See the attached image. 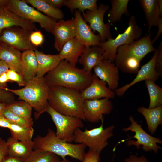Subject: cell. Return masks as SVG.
<instances>
[{"label": "cell", "instance_id": "5", "mask_svg": "<svg viewBox=\"0 0 162 162\" xmlns=\"http://www.w3.org/2000/svg\"><path fill=\"white\" fill-rule=\"evenodd\" d=\"M142 30L137 22L134 16H131L128 22V26L122 33H119L115 38L109 39L100 42L98 46L104 50V59L114 62L118 48L128 44L141 38Z\"/></svg>", "mask_w": 162, "mask_h": 162}, {"label": "cell", "instance_id": "25", "mask_svg": "<svg viewBox=\"0 0 162 162\" xmlns=\"http://www.w3.org/2000/svg\"><path fill=\"white\" fill-rule=\"evenodd\" d=\"M137 111L145 118L148 131L154 134L158 126L162 124V106L153 108L142 106L139 107Z\"/></svg>", "mask_w": 162, "mask_h": 162}, {"label": "cell", "instance_id": "21", "mask_svg": "<svg viewBox=\"0 0 162 162\" xmlns=\"http://www.w3.org/2000/svg\"><path fill=\"white\" fill-rule=\"evenodd\" d=\"M85 47L75 37L74 38L64 45L58 54L59 57L61 60H65L76 67Z\"/></svg>", "mask_w": 162, "mask_h": 162}, {"label": "cell", "instance_id": "16", "mask_svg": "<svg viewBox=\"0 0 162 162\" xmlns=\"http://www.w3.org/2000/svg\"><path fill=\"white\" fill-rule=\"evenodd\" d=\"M94 74L100 79L106 82L113 91L118 88L119 84V70L114 62L104 59L93 68Z\"/></svg>", "mask_w": 162, "mask_h": 162}, {"label": "cell", "instance_id": "7", "mask_svg": "<svg viewBox=\"0 0 162 162\" xmlns=\"http://www.w3.org/2000/svg\"><path fill=\"white\" fill-rule=\"evenodd\" d=\"M7 8L19 16L34 23H38L46 32L51 33L56 20L28 5L25 0H8Z\"/></svg>", "mask_w": 162, "mask_h": 162}, {"label": "cell", "instance_id": "27", "mask_svg": "<svg viewBox=\"0 0 162 162\" xmlns=\"http://www.w3.org/2000/svg\"><path fill=\"white\" fill-rule=\"evenodd\" d=\"M144 13L148 25L147 33L152 27L156 26L160 19V13L158 0H139Z\"/></svg>", "mask_w": 162, "mask_h": 162}, {"label": "cell", "instance_id": "34", "mask_svg": "<svg viewBox=\"0 0 162 162\" xmlns=\"http://www.w3.org/2000/svg\"><path fill=\"white\" fill-rule=\"evenodd\" d=\"M10 130L12 137L19 141L31 142L34 130L33 128L23 127L10 122L8 128Z\"/></svg>", "mask_w": 162, "mask_h": 162}, {"label": "cell", "instance_id": "20", "mask_svg": "<svg viewBox=\"0 0 162 162\" xmlns=\"http://www.w3.org/2000/svg\"><path fill=\"white\" fill-rule=\"evenodd\" d=\"M20 51L3 43L0 46V58L7 64L9 69L22 76L23 67Z\"/></svg>", "mask_w": 162, "mask_h": 162}, {"label": "cell", "instance_id": "2", "mask_svg": "<svg viewBox=\"0 0 162 162\" xmlns=\"http://www.w3.org/2000/svg\"><path fill=\"white\" fill-rule=\"evenodd\" d=\"M84 100L79 91L60 86L50 87L48 103L62 114L86 121L83 109Z\"/></svg>", "mask_w": 162, "mask_h": 162}, {"label": "cell", "instance_id": "38", "mask_svg": "<svg viewBox=\"0 0 162 162\" xmlns=\"http://www.w3.org/2000/svg\"><path fill=\"white\" fill-rule=\"evenodd\" d=\"M14 94L11 92L0 87V103L7 105L15 101Z\"/></svg>", "mask_w": 162, "mask_h": 162}, {"label": "cell", "instance_id": "22", "mask_svg": "<svg viewBox=\"0 0 162 162\" xmlns=\"http://www.w3.org/2000/svg\"><path fill=\"white\" fill-rule=\"evenodd\" d=\"M104 53L103 49L99 46H86L78 62L85 71L92 73L94 67L104 60Z\"/></svg>", "mask_w": 162, "mask_h": 162}, {"label": "cell", "instance_id": "53", "mask_svg": "<svg viewBox=\"0 0 162 162\" xmlns=\"http://www.w3.org/2000/svg\"><path fill=\"white\" fill-rule=\"evenodd\" d=\"M1 58H0V62H1Z\"/></svg>", "mask_w": 162, "mask_h": 162}, {"label": "cell", "instance_id": "47", "mask_svg": "<svg viewBox=\"0 0 162 162\" xmlns=\"http://www.w3.org/2000/svg\"><path fill=\"white\" fill-rule=\"evenodd\" d=\"M6 72L0 76V87L4 89L6 88L7 83L9 81Z\"/></svg>", "mask_w": 162, "mask_h": 162}, {"label": "cell", "instance_id": "32", "mask_svg": "<svg viewBox=\"0 0 162 162\" xmlns=\"http://www.w3.org/2000/svg\"><path fill=\"white\" fill-rule=\"evenodd\" d=\"M150 98L148 108H153L162 106V88L151 80L145 81Z\"/></svg>", "mask_w": 162, "mask_h": 162}, {"label": "cell", "instance_id": "13", "mask_svg": "<svg viewBox=\"0 0 162 162\" xmlns=\"http://www.w3.org/2000/svg\"><path fill=\"white\" fill-rule=\"evenodd\" d=\"M148 33L147 35L131 43L119 47L116 54L132 56L142 60L147 55L156 50L152 41L151 31Z\"/></svg>", "mask_w": 162, "mask_h": 162}, {"label": "cell", "instance_id": "51", "mask_svg": "<svg viewBox=\"0 0 162 162\" xmlns=\"http://www.w3.org/2000/svg\"><path fill=\"white\" fill-rule=\"evenodd\" d=\"M160 13V17H161L162 16V0H158Z\"/></svg>", "mask_w": 162, "mask_h": 162}, {"label": "cell", "instance_id": "39", "mask_svg": "<svg viewBox=\"0 0 162 162\" xmlns=\"http://www.w3.org/2000/svg\"><path fill=\"white\" fill-rule=\"evenodd\" d=\"M30 40L32 44L36 47L42 45L44 38L41 32L37 30L32 32L30 36Z\"/></svg>", "mask_w": 162, "mask_h": 162}, {"label": "cell", "instance_id": "18", "mask_svg": "<svg viewBox=\"0 0 162 162\" xmlns=\"http://www.w3.org/2000/svg\"><path fill=\"white\" fill-rule=\"evenodd\" d=\"M106 85V82L100 79L93 74L91 84L86 88L80 91L81 96L84 100L114 98L116 95L115 92L110 89Z\"/></svg>", "mask_w": 162, "mask_h": 162}, {"label": "cell", "instance_id": "41", "mask_svg": "<svg viewBox=\"0 0 162 162\" xmlns=\"http://www.w3.org/2000/svg\"><path fill=\"white\" fill-rule=\"evenodd\" d=\"M100 153L89 149L86 153L84 158L82 162H99Z\"/></svg>", "mask_w": 162, "mask_h": 162}, {"label": "cell", "instance_id": "24", "mask_svg": "<svg viewBox=\"0 0 162 162\" xmlns=\"http://www.w3.org/2000/svg\"><path fill=\"white\" fill-rule=\"evenodd\" d=\"M6 142L8 155L14 158L25 159L33 150V141H20L11 136Z\"/></svg>", "mask_w": 162, "mask_h": 162}, {"label": "cell", "instance_id": "54", "mask_svg": "<svg viewBox=\"0 0 162 162\" xmlns=\"http://www.w3.org/2000/svg\"><path fill=\"white\" fill-rule=\"evenodd\" d=\"M0 45H1V44H0Z\"/></svg>", "mask_w": 162, "mask_h": 162}, {"label": "cell", "instance_id": "4", "mask_svg": "<svg viewBox=\"0 0 162 162\" xmlns=\"http://www.w3.org/2000/svg\"><path fill=\"white\" fill-rule=\"evenodd\" d=\"M50 86L44 76L35 77L27 83L23 88L18 89H5L18 96L19 99L28 103L35 111V117L37 119L44 112L48 104V99Z\"/></svg>", "mask_w": 162, "mask_h": 162}, {"label": "cell", "instance_id": "12", "mask_svg": "<svg viewBox=\"0 0 162 162\" xmlns=\"http://www.w3.org/2000/svg\"><path fill=\"white\" fill-rule=\"evenodd\" d=\"M110 99L84 100L83 109L86 121L95 123L104 120L103 115L110 113L113 107Z\"/></svg>", "mask_w": 162, "mask_h": 162}, {"label": "cell", "instance_id": "1", "mask_svg": "<svg viewBox=\"0 0 162 162\" xmlns=\"http://www.w3.org/2000/svg\"><path fill=\"white\" fill-rule=\"evenodd\" d=\"M44 77L50 87L60 86L80 91L91 84L93 74L62 60L55 68Z\"/></svg>", "mask_w": 162, "mask_h": 162}, {"label": "cell", "instance_id": "46", "mask_svg": "<svg viewBox=\"0 0 162 162\" xmlns=\"http://www.w3.org/2000/svg\"><path fill=\"white\" fill-rule=\"evenodd\" d=\"M25 159L15 158L7 155L4 157L1 162H24Z\"/></svg>", "mask_w": 162, "mask_h": 162}, {"label": "cell", "instance_id": "43", "mask_svg": "<svg viewBox=\"0 0 162 162\" xmlns=\"http://www.w3.org/2000/svg\"><path fill=\"white\" fill-rule=\"evenodd\" d=\"M8 155L6 142L0 137V162L4 157Z\"/></svg>", "mask_w": 162, "mask_h": 162}, {"label": "cell", "instance_id": "49", "mask_svg": "<svg viewBox=\"0 0 162 162\" xmlns=\"http://www.w3.org/2000/svg\"><path fill=\"white\" fill-rule=\"evenodd\" d=\"M9 69L6 63L1 60L0 62V76L6 72Z\"/></svg>", "mask_w": 162, "mask_h": 162}, {"label": "cell", "instance_id": "48", "mask_svg": "<svg viewBox=\"0 0 162 162\" xmlns=\"http://www.w3.org/2000/svg\"><path fill=\"white\" fill-rule=\"evenodd\" d=\"M10 122L2 115L0 116V127L8 128Z\"/></svg>", "mask_w": 162, "mask_h": 162}, {"label": "cell", "instance_id": "8", "mask_svg": "<svg viewBox=\"0 0 162 162\" xmlns=\"http://www.w3.org/2000/svg\"><path fill=\"white\" fill-rule=\"evenodd\" d=\"M45 112L50 115L56 125L57 136L67 142L71 143L74 141V131L84 126L80 118L62 114L53 110L49 104Z\"/></svg>", "mask_w": 162, "mask_h": 162}, {"label": "cell", "instance_id": "37", "mask_svg": "<svg viewBox=\"0 0 162 162\" xmlns=\"http://www.w3.org/2000/svg\"><path fill=\"white\" fill-rule=\"evenodd\" d=\"M6 73L9 81L16 82L20 86H26V83L20 74L10 69L8 70Z\"/></svg>", "mask_w": 162, "mask_h": 162}, {"label": "cell", "instance_id": "6", "mask_svg": "<svg viewBox=\"0 0 162 162\" xmlns=\"http://www.w3.org/2000/svg\"><path fill=\"white\" fill-rule=\"evenodd\" d=\"M104 120L100 126L91 130L86 129L83 131L76 129L74 133V141L83 143L89 149L100 153L108 145V140L113 135L115 127L111 125L105 128L103 127Z\"/></svg>", "mask_w": 162, "mask_h": 162}, {"label": "cell", "instance_id": "9", "mask_svg": "<svg viewBox=\"0 0 162 162\" xmlns=\"http://www.w3.org/2000/svg\"><path fill=\"white\" fill-rule=\"evenodd\" d=\"M129 119L131 122V124L127 128L123 129L125 132L130 130L135 133V134L130 138H135L137 140L135 141L130 139L126 142L128 146L134 145L137 148H140V146H142V149L146 152L153 151L156 153L159 149L161 148L158 146L157 143L162 144V141L159 138H156L149 135L142 128L141 125L138 124L132 116L129 117Z\"/></svg>", "mask_w": 162, "mask_h": 162}, {"label": "cell", "instance_id": "40", "mask_svg": "<svg viewBox=\"0 0 162 162\" xmlns=\"http://www.w3.org/2000/svg\"><path fill=\"white\" fill-rule=\"evenodd\" d=\"M158 52L156 57L155 68L160 76H162V42H161L158 47Z\"/></svg>", "mask_w": 162, "mask_h": 162}, {"label": "cell", "instance_id": "33", "mask_svg": "<svg viewBox=\"0 0 162 162\" xmlns=\"http://www.w3.org/2000/svg\"><path fill=\"white\" fill-rule=\"evenodd\" d=\"M6 108L12 112L22 118L33 121L32 117V107L27 102L23 100L7 105Z\"/></svg>", "mask_w": 162, "mask_h": 162}, {"label": "cell", "instance_id": "29", "mask_svg": "<svg viewBox=\"0 0 162 162\" xmlns=\"http://www.w3.org/2000/svg\"><path fill=\"white\" fill-rule=\"evenodd\" d=\"M111 8L108 14V22L111 24L120 22L123 15H130L128 9L129 0H111Z\"/></svg>", "mask_w": 162, "mask_h": 162}, {"label": "cell", "instance_id": "31", "mask_svg": "<svg viewBox=\"0 0 162 162\" xmlns=\"http://www.w3.org/2000/svg\"><path fill=\"white\" fill-rule=\"evenodd\" d=\"M24 162H71L50 152L34 150Z\"/></svg>", "mask_w": 162, "mask_h": 162}, {"label": "cell", "instance_id": "15", "mask_svg": "<svg viewBox=\"0 0 162 162\" xmlns=\"http://www.w3.org/2000/svg\"><path fill=\"white\" fill-rule=\"evenodd\" d=\"M158 52V49H156L152 58L141 67L134 79L130 83L118 88L115 91L116 95L119 97L122 96L128 89L139 82L147 80L155 82L158 80L160 75L155 68V62Z\"/></svg>", "mask_w": 162, "mask_h": 162}, {"label": "cell", "instance_id": "30", "mask_svg": "<svg viewBox=\"0 0 162 162\" xmlns=\"http://www.w3.org/2000/svg\"><path fill=\"white\" fill-rule=\"evenodd\" d=\"M25 0L27 4H29L39 11L56 20H62L64 17V14L61 10L54 8L45 0Z\"/></svg>", "mask_w": 162, "mask_h": 162}, {"label": "cell", "instance_id": "28", "mask_svg": "<svg viewBox=\"0 0 162 162\" xmlns=\"http://www.w3.org/2000/svg\"><path fill=\"white\" fill-rule=\"evenodd\" d=\"M141 60L132 56L116 54L114 64L122 72L136 74L139 70Z\"/></svg>", "mask_w": 162, "mask_h": 162}, {"label": "cell", "instance_id": "50", "mask_svg": "<svg viewBox=\"0 0 162 162\" xmlns=\"http://www.w3.org/2000/svg\"><path fill=\"white\" fill-rule=\"evenodd\" d=\"M7 104H5L0 103V116L2 115V113L6 108Z\"/></svg>", "mask_w": 162, "mask_h": 162}, {"label": "cell", "instance_id": "14", "mask_svg": "<svg viewBox=\"0 0 162 162\" xmlns=\"http://www.w3.org/2000/svg\"><path fill=\"white\" fill-rule=\"evenodd\" d=\"M51 33L55 38L54 47L59 52L67 42L76 36L75 18L58 20L55 25Z\"/></svg>", "mask_w": 162, "mask_h": 162}, {"label": "cell", "instance_id": "45", "mask_svg": "<svg viewBox=\"0 0 162 162\" xmlns=\"http://www.w3.org/2000/svg\"><path fill=\"white\" fill-rule=\"evenodd\" d=\"M158 28V30L156 36L152 40V41L153 44L159 38L162 33V17H160L157 24Z\"/></svg>", "mask_w": 162, "mask_h": 162}, {"label": "cell", "instance_id": "35", "mask_svg": "<svg viewBox=\"0 0 162 162\" xmlns=\"http://www.w3.org/2000/svg\"><path fill=\"white\" fill-rule=\"evenodd\" d=\"M97 0H65L64 6H66L73 12L74 10L82 12L85 10L94 11L98 7Z\"/></svg>", "mask_w": 162, "mask_h": 162}, {"label": "cell", "instance_id": "26", "mask_svg": "<svg viewBox=\"0 0 162 162\" xmlns=\"http://www.w3.org/2000/svg\"><path fill=\"white\" fill-rule=\"evenodd\" d=\"M23 67L22 76L27 83L35 77L38 70V62L34 50H28L22 54Z\"/></svg>", "mask_w": 162, "mask_h": 162}, {"label": "cell", "instance_id": "36", "mask_svg": "<svg viewBox=\"0 0 162 162\" xmlns=\"http://www.w3.org/2000/svg\"><path fill=\"white\" fill-rule=\"evenodd\" d=\"M2 115L12 123L26 128H33V121L26 119L14 114L6 108L3 111Z\"/></svg>", "mask_w": 162, "mask_h": 162}, {"label": "cell", "instance_id": "19", "mask_svg": "<svg viewBox=\"0 0 162 162\" xmlns=\"http://www.w3.org/2000/svg\"><path fill=\"white\" fill-rule=\"evenodd\" d=\"M13 26L32 32L38 30L34 23L19 16L7 7L0 6V35L4 29Z\"/></svg>", "mask_w": 162, "mask_h": 162}, {"label": "cell", "instance_id": "52", "mask_svg": "<svg viewBox=\"0 0 162 162\" xmlns=\"http://www.w3.org/2000/svg\"><path fill=\"white\" fill-rule=\"evenodd\" d=\"M8 0H0V6L7 7Z\"/></svg>", "mask_w": 162, "mask_h": 162}, {"label": "cell", "instance_id": "10", "mask_svg": "<svg viewBox=\"0 0 162 162\" xmlns=\"http://www.w3.org/2000/svg\"><path fill=\"white\" fill-rule=\"evenodd\" d=\"M32 32L18 26L9 27L2 31L0 35V41L20 51H34L36 47L30 40Z\"/></svg>", "mask_w": 162, "mask_h": 162}, {"label": "cell", "instance_id": "23", "mask_svg": "<svg viewBox=\"0 0 162 162\" xmlns=\"http://www.w3.org/2000/svg\"><path fill=\"white\" fill-rule=\"evenodd\" d=\"M38 62V70L36 77H41L53 70L62 60L58 54H46L37 49L34 50Z\"/></svg>", "mask_w": 162, "mask_h": 162}, {"label": "cell", "instance_id": "17", "mask_svg": "<svg viewBox=\"0 0 162 162\" xmlns=\"http://www.w3.org/2000/svg\"><path fill=\"white\" fill-rule=\"evenodd\" d=\"M74 15L76 38L86 46H98L100 42V35L94 34L83 19L80 11L75 10Z\"/></svg>", "mask_w": 162, "mask_h": 162}, {"label": "cell", "instance_id": "3", "mask_svg": "<svg viewBox=\"0 0 162 162\" xmlns=\"http://www.w3.org/2000/svg\"><path fill=\"white\" fill-rule=\"evenodd\" d=\"M33 150H40L52 152L66 159L70 156L82 162L84 158L86 146L83 143L73 144L59 139L56 132L49 128L44 136H37L33 140Z\"/></svg>", "mask_w": 162, "mask_h": 162}, {"label": "cell", "instance_id": "42", "mask_svg": "<svg viewBox=\"0 0 162 162\" xmlns=\"http://www.w3.org/2000/svg\"><path fill=\"white\" fill-rule=\"evenodd\" d=\"M124 162H151L143 155L138 157L135 155L130 154L125 159Z\"/></svg>", "mask_w": 162, "mask_h": 162}, {"label": "cell", "instance_id": "44", "mask_svg": "<svg viewBox=\"0 0 162 162\" xmlns=\"http://www.w3.org/2000/svg\"><path fill=\"white\" fill-rule=\"evenodd\" d=\"M45 1L54 8L60 9L64 5L65 0H45Z\"/></svg>", "mask_w": 162, "mask_h": 162}, {"label": "cell", "instance_id": "11", "mask_svg": "<svg viewBox=\"0 0 162 162\" xmlns=\"http://www.w3.org/2000/svg\"><path fill=\"white\" fill-rule=\"evenodd\" d=\"M109 8V5L101 4L94 10H87L82 13L83 19L89 23L93 32L97 31L99 33L101 42L112 38L110 32L111 24L109 22L105 23L104 22V14Z\"/></svg>", "mask_w": 162, "mask_h": 162}]
</instances>
